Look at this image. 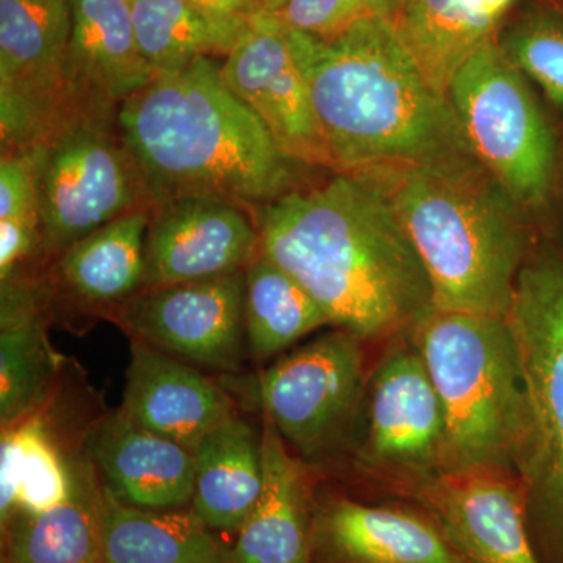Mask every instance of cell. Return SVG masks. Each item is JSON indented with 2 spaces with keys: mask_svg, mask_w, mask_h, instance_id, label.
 Instances as JSON below:
<instances>
[{
  "mask_svg": "<svg viewBox=\"0 0 563 563\" xmlns=\"http://www.w3.org/2000/svg\"><path fill=\"white\" fill-rule=\"evenodd\" d=\"M261 252L369 346L409 335L432 285L390 195L372 174L332 173L254 211Z\"/></svg>",
  "mask_w": 563,
  "mask_h": 563,
  "instance_id": "6da1fadb",
  "label": "cell"
},
{
  "mask_svg": "<svg viewBox=\"0 0 563 563\" xmlns=\"http://www.w3.org/2000/svg\"><path fill=\"white\" fill-rule=\"evenodd\" d=\"M285 33L332 173L474 157L450 101L424 80L385 18H365L332 38Z\"/></svg>",
  "mask_w": 563,
  "mask_h": 563,
  "instance_id": "7a4b0ae2",
  "label": "cell"
},
{
  "mask_svg": "<svg viewBox=\"0 0 563 563\" xmlns=\"http://www.w3.org/2000/svg\"><path fill=\"white\" fill-rule=\"evenodd\" d=\"M118 128L155 202L199 196L255 211L301 187L307 168L225 85L214 57L157 74L121 103Z\"/></svg>",
  "mask_w": 563,
  "mask_h": 563,
  "instance_id": "3957f363",
  "label": "cell"
},
{
  "mask_svg": "<svg viewBox=\"0 0 563 563\" xmlns=\"http://www.w3.org/2000/svg\"><path fill=\"white\" fill-rule=\"evenodd\" d=\"M372 176L420 255L433 307L506 318L533 251L523 207L476 157Z\"/></svg>",
  "mask_w": 563,
  "mask_h": 563,
  "instance_id": "277c9868",
  "label": "cell"
},
{
  "mask_svg": "<svg viewBox=\"0 0 563 563\" xmlns=\"http://www.w3.org/2000/svg\"><path fill=\"white\" fill-rule=\"evenodd\" d=\"M523 415L512 453L526 532L540 563H563V252L536 247L507 313Z\"/></svg>",
  "mask_w": 563,
  "mask_h": 563,
  "instance_id": "5b68a950",
  "label": "cell"
},
{
  "mask_svg": "<svg viewBox=\"0 0 563 563\" xmlns=\"http://www.w3.org/2000/svg\"><path fill=\"white\" fill-rule=\"evenodd\" d=\"M409 336L442 404L443 474L514 473L525 401L507 317L432 307Z\"/></svg>",
  "mask_w": 563,
  "mask_h": 563,
  "instance_id": "8992f818",
  "label": "cell"
},
{
  "mask_svg": "<svg viewBox=\"0 0 563 563\" xmlns=\"http://www.w3.org/2000/svg\"><path fill=\"white\" fill-rule=\"evenodd\" d=\"M369 347L333 328L261 372L222 374L221 384L273 424L292 453L325 474L346 466L357 443L374 365Z\"/></svg>",
  "mask_w": 563,
  "mask_h": 563,
  "instance_id": "52a82bcc",
  "label": "cell"
},
{
  "mask_svg": "<svg viewBox=\"0 0 563 563\" xmlns=\"http://www.w3.org/2000/svg\"><path fill=\"white\" fill-rule=\"evenodd\" d=\"M448 101L477 162L523 210L544 209L554 190L553 131L496 35L455 74Z\"/></svg>",
  "mask_w": 563,
  "mask_h": 563,
  "instance_id": "ba28073f",
  "label": "cell"
},
{
  "mask_svg": "<svg viewBox=\"0 0 563 563\" xmlns=\"http://www.w3.org/2000/svg\"><path fill=\"white\" fill-rule=\"evenodd\" d=\"M25 154L38 180L44 257L155 203L118 117L80 118Z\"/></svg>",
  "mask_w": 563,
  "mask_h": 563,
  "instance_id": "9c48e42d",
  "label": "cell"
},
{
  "mask_svg": "<svg viewBox=\"0 0 563 563\" xmlns=\"http://www.w3.org/2000/svg\"><path fill=\"white\" fill-rule=\"evenodd\" d=\"M442 404L410 336L374 362L365 413L347 468L366 492L406 499L443 474Z\"/></svg>",
  "mask_w": 563,
  "mask_h": 563,
  "instance_id": "30bf717a",
  "label": "cell"
},
{
  "mask_svg": "<svg viewBox=\"0 0 563 563\" xmlns=\"http://www.w3.org/2000/svg\"><path fill=\"white\" fill-rule=\"evenodd\" d=\"M69 0H0L2 154L27 152L91 113L70 90Z\"/></svg>",
  "mask_w": 563,
  "mask_h": 563,
  "instance_id": "8fae6325",
  "label": "cell"
},
{
  "mask_svg": "<svg viewBox=\"0 0 563 563\" xmlns=\"http://www.w3.org/2000/svg\"><path fill=\"white\" fill-rule=\"evenodd\" d=\"M243 301L244 272L143 288L106 317L131 339L191 365L239 374L247 351Z\"/></svg>",
  "mask_w": 563,
  "mask_h": 563,
  "instance_id": "7c38bea8",
  "label": "cell"
},
{
  "mask_svg": "<svg viewBox=\"0 0 563 563\" xmlns=\"http://www.w3.org/2000/svg\"><path fill=\"white\" fill-rule=\"evenodd\" d=\"M258 254L254 211L199 196L155 202L144 244V288L231 276Z\"/></svg>",
  "mask_w": 563,
  "mask_h": 563,
  "instance_id": "4fadbf2b",
  "label": "cell"
},
{
  "mask_svg": "<svg viewBox=\"0 0 563 563\" xmlns=\"http://www.w3.org/2000/svg\"><path fill=\"white\" fill-rule=\"evenodd\" d=\"M221 77L288 157L307 168L332 172L306 80L284 25L273 14L262 11L251 18L222 60Z\"/></svg>",
  "mask_w": 563,
  "mask_h": 563,
  "instance_id": "5bb4252c",
  "label": "cell"
},
{
  "mask_svg": "<svg viewBox=\"0 0 563 563\" xmlns=\"http://www.w3.org/2000/svg\"><path fill=\"white\" fill-rule=\"evenodd\" d=\"M310 563H472L424 507L406 499L369 504L322 490L310 533Z\"/></svg>",
  "mask_w": 563,
  "mask_h": 563,
  "instance_id": "9a60e30c",
  "label": "cell"
},
{
  "mask_svg": "<svg viewBox=\"0 0 563 563\" xmlns=\"http://www.w3.org/2000/svg\"><path fill=\"white\" fill-rule=\"evenodd\" d=\"M406 501L424 507L472 563H540L526 532L517 477L509 472L440 474Z\"/></svg>",
  "mask_w": 563,
  "mask_h": 563,
  "instance_id": "2e32d148",
  "label": "cell"
},
{
  "mask_svg": "<svg viewBox=\"0 0 563 563\" xmlns=\"http://www.w3.org/2000/svg\"><path fill=\"white\" fill-rule=\"evenodd\" d=\"M81 448L102 488L120 501L154 510L191 507L192 451L143 428L121 407L88 429Z\"/></svg>",
  "mask_w": 563,
  "mask_h": 563,
  "instance_id": "e0dca14e",
  "label": "cell"
},
{
  "mask_svg": "<svg viewBox=\"0 0 563 563\" xmlns=\"http://www.w3.org/2000/svg\"><path fill=\"white\" fill-rule=\"evenodd\" d=\"M121 409L143 428L191 451L236 412L235 399L221 380L136 339H131Z\"/></svg>",
  "mask_w": 563,
  "mask_h": 563,
  "instance_id": "ac0fdd59",
  "label": "cell"
},
{
  "mask_svg": "<svg viewBox=\"0 0 563 563\" xmlns=\"http://www.w3.org/2000/svg\"><path fill=\"white\" fill-rule=\"evenodd\" d=\"M262 492L236 532L233 562L310 563V533L324 473L292 453L268 421H262Z\"/></svg>",
  "mask_w": 563,
  "mask_h": 563,
  "instance_id": "d6986e66",
  "label": "cell"
},
{
  "mask_svg": "<svg viewBox=\"0 0 563 563\" xmlns=\"http://www.w3.org/2000/svg\"><path fill=\"white\" fill-rule=\"evenodd\" d=\"M73 25L66 74L91 113L117 117L125 99L155 79L141 54L129 0H69Z\"/></svg>",
  "mask_w": 563,
  "mask_h": 563,
  "instance_id": "ffe728a7",
  "label": "cell"
},
{
  "mask_svg": "<svg viewBox=\"0 0 563 563\" xmlns=\"http://www.w3.org/2000/svg\"><path fill=\"white\" fill-rule=\"evenodd\" d=\"M54 292L44 277L20 272L2 280L0 306V422L14 424L46 409L63 358L47 335Z\"/></svg>",
  "mask_w": 563,
  "mask_h": 563,
  "instance_id": "44dd1931",
  "label": "cell"
},
{
  "mask_svg": "<svg viewBox=\"0 0 563 563\" xmlns=\"http://www.w3.org/2000/svg\"><path fill=\"white\" fill-rule=\"evenodd\" d=\"M152 207L109 222L54 257L52 291L109 313L144 288V244Z\"/></svg>",
  "mask_w": 563,
  "mask_h": 563,
  "instance_id": "7402d4cb",
  "label": "cell"
},
{
  "mask_svg": "<svg viewBox=\"0 0 563 563\" xmlns=\"http://www.w3.org/2000/svg\"><path fill=\"white\" fill-rule=\"evenodd\" d=\"M74 488L66 501L38 514L2 518V563L103 562L102 487L85 454H73Z\"/></svg>",
  "mask_w": 563,
  "mask_h": 563,
  "instance_id": "603a6c76",
  "label": "cell"
},
{
  "mask_svg": "<svg viewBox=\"0 0 563 563\" xmlns=\"http://www.w3.org/2000/svg\"><path fill=\"white\" fill-rule=\"evenodd\" d=\"M263 432L235 412L192 451L191 512L213 532H239L263 485Z\"/></svg>",
  "mask_w": 563,
  "mask_h": 563,
  "instance_id": "cb8c5ba5",
  "label": "cell"
},
{
  "mask_svg": "<svg viewBox=\"0 0 563 563\" xmlns=\"http://www.w3.org/2000/svg\"><path fill=\"white\" fill-rule=\"evenodd\" d=\"M101 525L106 563H235L191 509H141L102 488Z\"/></svg>",
  "mask_w": 563,
  "mask_h": 563,
  "instance_id": "d4e9b609",
  "label": "cell"
},
{
  "mask_svg": "<svg viewBox=\"0 0 563 563\" xmlns=\"http://www.w3.org/2000/svg\"><path fill=\"white\" fill-rule=\"evenodd\" d=\"M387 21L421 76L444 98L455 74L496 35V24L474 16L459 0H404Z\"/></svg>",
  "mask_w": 563,
  "mask_h": 563,
  "instance_id": "484cf974",
  "label": "cell"
},
{
  "mask_svg": "<svg viewBox=\"0 0 563 563\" xmlns=\"http://www.w3.org/2000/svg\"><path fill=\"white\" fill-rule=\"evenodd\" d=\"M73 455L63 453L44 410L3 426L0 440V520L38 514L69 498Z\"/></svg>",
  "mask_w": 563,
  "mask_h": 563,
  "instance_id": "4316f807",
  "label": "cell"
},
{
  "mask_svg": "<svg viewBox=\"0 0 563 563\" xmlns=\"http://www.w3.org/2000/svg\"><path fill=\"white\" fill-rule=\"evenodd\" d=\"M243 313L246 350L261 363L331 325L312 295L262 252L244 269Z\"/></svg>",
  "mask_w": 563,
  "mask_h": 563,
  "instance_id": "83f0119b",
  "label": "cell"
},
{
  "mask_svg": "<svg viewBox=\"0 0 563 563\" xmlns=\"http://www.w3.org/2000/svg\"><path fill=\"white\" fill-rule=\"evenodd\" d=\"M136 43L157 74L177 73L202 57L231 52L239 31L207 20L187 0H129Z\"/></svg>",
  "mask_w": 563,
  "mask_h": 563,
  "instance_id": "f1b7e54d",
  "label": "cell"
},
{
  "mask_svg": "<svg viewBox=\"0 0 563 563\" xmlns=\"http://www.w3.org/2000/svg\"><path fill=\"white\" fill-rule=\"evenodd\" d=\"M499 44L526 79L563 110V10L531 11L504 32Z\"/></svg>",
  "mask_w": 563,
  "mask_h": 563,
  "instance_id": "f546056e",
  "label": "cell"
},
{
  "mask_svg": "<svg viewBox=\"0 0 563 563\" xmlns=\"http://www.w3.org/2000/svg\"><path fill=\"white\" fill-rule=\"evenodd\" d=\"M269 14L288 31L332 38L376 13L368 0H284Z\"/></svg>",
  "mask_w": 563,
  "mask_h": 563,
  "instance_id": "4dcf8cb0",
  "label": "cell"
},
{
  "mask_svg": "<svg viewBox=\"0 0 563 563\" xmlns=\"http://www.w3.org/2000/svg\"><path fill=\"white\" fill-rule=\"evenodd\" d=\"M0 220L41 224L38 180L25 152H7L0 158Z\"/></svg>",
  "mask_w": 563,
  "mask_h": 563,
  "instance_id": "1f68e13d",
  "label": "cell"
},
{
  "mask_svg": "<svg viewBox=\"0 0 563 563\" xmlns=\"http://www.w3.org/2000/svg\"><path fill=\"white\" fill-rule=\"evenodd\" d=\"M38 255H44L40 222L0 220V280L21 272Z\"/></svg>",
  "mask_w": 563,
  "mask_h": 563,
  "instance_id": "d6a6232c",
  "label": "cell"
},
{
  "mask_svg": "<svg viewBox=\"0 0 563 563\" xmlns=\"http://www.w3.org/2000/svg\"><path fill=\"white\" fill-rule=\"evenodd\" d=\"M207 20L242 32L252 16L262 13L261 0H187Z\"/></svg>",
  "mask_w": 563,
  "mask_h": 563,
  "instance_id": "836d02e7",
  "label": "cell"
},
{
  "mask_svg": "<svg viewBox=\"0 0 563 563\" xmlns=\"http://www.w3.org/2000/svg\"><path fill=\"white\" fill-rule=\"evenodd\" d=\"M463 9L481 20L498 24L504 13L512 5L514 0H459Z\"/></svg>",
  "mask_w": 563,
  "mask_h": 563,
  "instance_id": "e575fe53",
  "label": "cell"
},
{
  "mask_svg": "<svg viewBox=\"0 0 563 563\" xmlns=\"http://www.w3.org/2000/svg\"><path fill=\"white\" fill-rule=\"evenodd\" d=\"M402 2L404 0H368L374 13L379 14L385 20H390Z\"/></svg>",
  "mask_w": 563,
  "mask_h": 563,
  "instance_id": "d590c367",
  "label": "cell"
},
{
  "mask_svg": "<svg viewBox=\"0 0 563 563\" xmlns=\"http://www.w3.org/2000/svg\"><path fill=\"white\" fill-rule=\"evenodd\" d=\"M282 2H284V0H261L262 10L265 11V13H274V11L279 9Z\"/></svg>",
  "mask_w": 563,
  "mask_h": 563,
  "instance_id": "8d00e7d4",
  "label": "cell"
},
{
  "mask_svg": "<svg viewBox=\"0 0 563 563\" xmlns=\"http://www.w3.org/2000/svg\"><path fill=\"white\" fill-rule=\"evenodd\" d=\"M553 2L561 3V5H563V0H553Z\"/></svg>",
  "mask_w": 563,
  "mask_h": 563,
  "instance_id": "74e56055",
  "label": "cell"
}]
</instances>
